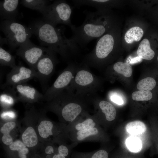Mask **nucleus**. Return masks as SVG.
Returning a JSON list of instances; mask_svg holds the SVG:
<instances>
[{
	"mask_svg": "<svg viewBox=\"0 0 158 158\" xmlns=\"http://www.w3.org/2000/svg\"><path fill=\"white\" fill-rule=\"evenodd\" d=\"M36 36L42 45L46 46L62 56L76 51L79 45L64 34V28H57L42 20L33 22L28 27Z\"/></svg>",
	"mask_w": 158,
	"mask_h": 158,
	"instance_id": "f257e3e1",
	"label": "nucleus"
},
{
	"mask_svg": "<svg viewBox=\"0 0 158 158\" xmlns=\"http://www.w3.org/2000/svg\"><path fill=\"white\" fill-rule=\"evenodd\" d=\"M85 20L81 25H72V35L70 38L79 46H86L92 40L102 36L107 30V21L100 10L95 12L85 11Z\"/></svg>",
	"mask_w": 158,
	"mask_h": 158,
	"instance_id": "f03ea898",
	"label": "nucleus"
},
{
	"mask_svg": "<svg viewBox=\"0 0 158 158\" xmlns=\"http://www.w3.org/2000/svg\"><path fill=\"white\" fill-rule=\"evenodd\" d=\"M0 28L5 36L3 38V41H1L13 49L29 41L32 35L29 27L15 20H3L1 23Z\"/></svg>",
	"mask_w": 158,
	"mask_h": 158,
	"instance_id": "7ed1b4c3",
	"label": "nucleus"
},
{
	"mask_svg": "<svg viewBox=\"0 0 158 158\" xmlns=\"http://www.w3.org/2000/svg\"><path fill=\"white\" fill-rule=\"evenodd\" d=\"M73 8L66 1H55L40 12L43 16L42 20L55 26L61 24L70 28L73 25L71 18Z\"/></svg>",
	"mask_w": 158,
	"mask_h": 158,
	"instance_id": "20e7f679",
	"label": "nucleus"
},
{
	"mask_svg": "<svg viewBox=\"0 0 158 158\" xmlns=\"http://www.w3.org/2000/svg\"><path fill=\"white\" fill-rule=\"evenodd\" d=\"M52 50L48 47L36 45L29 40L19 47L16 50V54L21 58L30 68L35 70L39 60Z\"/></svg>",
	"mask_w": 158,
	"mask_h": 158,
	"instance_id": "39448f33",
	"label": "nucleus"
},
{
	"mask_svg": "<svg viewBox=\"0 0 158 158\" xmlns=\"http://www.w3.org/2000/svg\"><path fill=\"white\" fill-rule=\"evenodd\" d=\"M37 77L35 70L21 65L16 66L7 74L6 82L1 85V88L4 89L8 86H13L26 83L33 78Z\"/></svg>",
	"mask_w": 158,
	"mask_h": 158,
	"instance_id": "423d86ee",
	"label": "nucleus"
},
{
	"mask_svg": "<svg viewBox=\"0 0 158 158\" xmlns=\"http://www.w3.org/2000/svg\"><path fill=\"white\" fill-rule=\"evenodd\" d=\"M55 53L53 50L47 53L39 60L36 65L37 78L43 87H46V83L54 70Z\"/></svg>",
	"mask_w": 158,
	"mask_h": 158,
	"instance_id": "0eeeda50",
	"label": "nucleus"
},
{
	"mask_svg": "<svg viewBox=\"0 0 158 158\" xmlns=\"http://www.w3.org/2000/svg\"><path fill=\"white\" fill-rule=\"evenodd\" d=\"M114 43V39L112 35L107 33L104 35L98 40L91 56L95 59L106 58L112 51Z\"/></svg>",
	"mask_w": 158,
	"mask_h": 158,
	"instance_id": "6e6552de",
	"label": "nucleus"
},
{
	"mask_svg": "<svg viewBox=\"0 0 158 158\" xmlns=\"http://www.w3.org/2000/svg\"><path fill=\"white\" fill-rule=\"evenodd\" d=\"M72 76V73L68 70H65L62 72L59 76L52 86L43 95V99L49 100L53 99L59 92L69 84Z\"/></svg>",
	"mask_w": 158,
	"mask_h": 158,
	"instance_id": "1a4fd4ad",
	"label": "nucleus"
},
{
	"mask_svg": "<svg viewBox=\"0 0 158 158\" xmlns=\"http://www.w3.org/2000/svg\"><path fill=\"white\" fill-rule=\"evenodd\" d=\"M12 87L16 91L19 99L32 102L43 99V95L35 88L26 83L17 84Z\"/></svg>",
	"mask_w": 158,
	"mask_h": 158,
	"instance_id": "9d476101",
	"label": "nucleus"
},
{
	"mask_svg": "<svg viewBox=\"0 0 158 158\" xmlns=\"http://www.w3.org/2000/svg\"><path fill=\"white\" fill-rule=\"evenodd\" d=\"M18 0H4L0 2V15L2 19L15 21L18 13Z\"/></svg>",
	"mask_w": 158,
	"mask_h": 158,
	"instance_id": "9b49d317",
	"label": "nucleus"
},
{
	"mask_svg": "<svg viewBox=\"0 0 158 158\" xmlns=\"http://www.w3.org/2000/svg\"><path fill=\"white\" fill-rule=\"evenodd\" d=\"M81 107L75 103H70L64 106L61 110V114L66 121H73L82 111Z\"/></svg>",
	"mask_w": 158,
	"mask_h": 158,
	"instance_id": "f8f14e48",
	"label": "nucleus"
},
{
	"mask_svg": "<svg viewBox=\"0 0 158 158\" xmlns=\"http://www.w3.org/2000/svg\"><path fill=\"white\" fill-rule=\"evenodd\" d=\"M0 95V101L1 105L6 108L12 105L16 99H18L15 89L11 86L5 89Z\"/></svg>",
	"mask_w": 158,
	"mask_h": 158,
	"instance_id": "ddd939ff",
	"label": "nucleus"
},
{
	"mask_svg": "<svg viewBox=\"0 0 158 158\" xmlns=\"http://www.w3.org/2000/svg\"><path fill=\"white\" fill-rule=\"evenodd\" d=\"M138 56L147 60L153 59L155 55L154 51L151 47L150 41L147 39H144L140 43L137 51Z\"/></svg>",
	"mask_w": 158,
	"mask_h": 158,
	"instance_id": "4468645a",
	"label": "nucleus"
},
{
	"mask_svg": "<svg viewBox=\"0 0 158 158\" xmlns=\"http://www.w3.org/2000/svg\"><path fill=\"white\" fill-rule=\"evenodd\" d=\"M23 142L28 147L36 145L38 142L37 135L34 129L30 126L27 128L22 136Z\"/></svg>",
	"mask_w": 158,
	"mask_h": 158,
	"instance_id": "2eb2a0df",
	"label": "nucleus"
},
{
	"mask_svg": "<svg viewBox=\"0 0 158 158\" xmlns=\"http://www.w3.org/2000/svg\"><path fill=\"white\" fill-rule=\"evenodd\" d=\"M142 29L138 26L133 27L128 30L124 36L125 41L128 44H131L134 42L140 41L143 35Z\"/></svg>",
	"mask_w": 158,
	"mask_h": 158,
	"instance_id": "dca6fc26",
	"label": "nucleus"
},
{
	"mask_svg": "<svg viewBox=\"0 0 158 158\" xmlns=\"http://www.w3.org/2000/svg\"><path fill=\"white\" fill-rule=\"evenodd\" d=\"M99 106L102 112L104 114L107 121H111L115 119L116 111L114 107L111 103L102 100L99 102Z\"/></svg>",
	"mask_w": 158,
	"mask_h": 158,
	"instance_id": "f3484780",
	"label": "nucleus"
},
{
	"mask_svg": "<svg viewBox=\"0 0 158 158\" xmlns=\"http://www.w3.org/2000/svg\"><path fill=\"white\" fill-rule=\"evenodd\" d=\"M16 126L15 123L9 121L5 123L0 128V132L3 134L2 141L5 144L11 145L13 142V139L10 135V133Z\"/></svg>",
	"mask_w": 158,
	"mask_h": 158,
	"instance_id": "a211bd4d",
	"label": "nucleus"
},
{
	"mask_svg": "<svg viewBox=\"0 0 158 158\" xmlns=\"http://www.w3.org/2000/svg\"><path fill=\"white\" fill-rule=\"evenodd\" d=\"M126 131L131 134H138L145 132L146 127L145 124L140 121H136L128 123L126 126Z\"/></svg>",
	"mask_w": 158,
	"mask_h": 158,
	"instance_id": "6ab92c4d",
	"label": "nucleus"
},
{
	"mask_svg": "<svg viewBox=\"0 0 158 158\" xmlns=\"http://www.w3.org/2000/svg\"><path fill=\"white\" fill-rule=\"evenodd\" d=\"M0 63L1 66H7L12 68L17 65L15 57L9 52L0 47Z\"/></svg>",
	"mask_w": 158,
	"mask_h": 158,
	"instance_id": "aec40b11",
	"label": "nucleus"
},
{
	"mask_svg": "<svg viewBox=\"0 0 158 158\" xmlns=\"http://www.w3.org/2000/svg\"><path fill=\"white\" fill-rule=\"evenodd\" d=\"M49 2V1L46 0H23L20 3L26 7L40 12Z\"/></svg>",
	"mask_w": 158,
	"mask_h": 158,
	"instance_id": "412c9836",
	"label": "nucleus"
},
{
	"mask_svg": "<svg viewBox=\"0 0 158 158\" xmlns=\"http://www.w3.org/2000/svg\"><path fill=\"white\" fill-rule=\"evenodd\" d=\"M76 83L79 85L85 86L91 83L93 80L92 74L85 70L79 71L75 77Z\"/></svg>",
	"mask_w": 158,
	"mask_h": 158,
	"instance_id": "4be33fe9",
	"label": "nucleus"
},
{
	"mask_svg": "<svg viewBox=\"0 0 158 158\" xmlns=\"http://www.w3.org/2000/svg\"><path fill=\"white\" fill-rule=\"evenodd\" d=\"M113 68L116 72L123 75L125 77H130L132 74V68L128 63L118 62L114 63Z\"/></svg>",
	"mask_w": 158,
	"mask_h": 158,
	"instance_id": "5701e85b",
	"label": "nucleus"
},
{
	"mask_svg": "<svg viewBox=\"0 0 158 158\" xmlns=\"http://www.w3.org/2000/svg\"><path fill=\"white\" fill-rule=\"evenodd\" d=\"M53 124L51 121L44 120L40 123L38 129L40 135L43 138H47L53 135Z\"/></svg>",
	"mask_w": 158,
	"mask_h": 158,
	"instance_id": "b1692460",
	"label": "nucleus"
},
{
	"mask_svg": "<svg viewBox=\"0 0 158 158\" xmlns=\"http://www.w3.org/2000/svg\"><path fill=\"white\" fill-rule=\"evenodd\" d=\"M157 82L153 78L148 77L141 80L137 85V88L139 90L150 91L154 89Z\"/></svg>",
	"mask_w": 158,
	"mask_h": 158,
	"instance_id": "393cba45",
	"label": "nucleus"
},
{
	"mask_svg": "<svg viewBox=\"0 0 158 158\" xmlns=\"http://www.w3.org/2000/svg\"><path fill=\"white\" fill-rule=\"evenodd\" d=\"M126 146L131 152L137 153L141 150L142 145L140 140L135 137L128 138L126 141Z\"/></svg>",
	"mask_w": 158,
	"mask_h": 158,
	"instance_id": "a878e982",
	"label": "nucleus"
},
{
	"mask_svg": "<svg viewBox=\"0 0 158 158\" xmlns=\"http://www.w3.org/2000/svg\"><path fill=\"white\" fill-rule=\"evenodd\" d=\"M98 133V130L96 127L77 131L76 139L79 141H83L88 137L97 135Z\"/></svg>",
	"mask_w": 158,
	"mask_h": 158,
	"instance_id": "bb28decb",
	"label": "nucleus"
},
{
	"mask_svg": "<svg viewBox=\"0 0 158 158\" xmlns=\"http://www.w3.org/2000/svg\"><path fill=\"white\" fill-rule=\"evenodd\" d=\"M132 98L137 101H147L151 99L152 94L150 91L139 90L135 91L132 94Z\"/></svg>",
	"mask_w": 158,
	"mask_h": 158,
	"instance_id": "cd10ccee",
	"label": "nucleus"
},
{
	"mask_svg": "<svg viewBox=\"0 0 158 158\" xmlns=\"http://www.w3.org/2000/svg\"><path fill=\"white\" fill-rule=\"evenodd\" d=\"M74 158H109V154L107 151L102 149L91 153L78 154L74 156Z\"/></svg>",
	"mask_w": 158,
	"mask_h": 158,
	"instance_id": "c85d7f7f",
	"label": "nucleus"
},
{
	"mask_svg": "<svg viewBox=\"0 0 158 158\" xmlns=\"http://www.w3.org/2000/svg\"><path fill=\"white\" fill-rule=\"evenodd\" d=\"M96 122L92 119L87 118L82 122L76 124L75 129L78 131L96 127Z\"/></svg>",
	"mask_w": 158,
	"mask_h": 158,
	"instance_id": "c756f323",
	"label": "nucleus"
},
{
	"mask_svg": "<svg viewBox=\"0 0 158 158\" xmlns=\"http://www.w3.org/2000/svg\"><path fill=\"white\" fill-rule=\"evenodd\" d=\"M26 147V146L24 143L20 140H17L13 142L9 146L11 150L17 151L18 152Z\"/></svg>",
	"mask_w": 158,
	"mask_h": 158,
	"instance_id": "7c9ffc66",
	"label": "nucleus"
},
{
	"mask_svg": "<svg viewBox=\"0 0 158 158\" xmlns=\"http://www.w3.org/2000/svg\"><path fill=\"white\" fill-rule=\"evenodd\" d=\"M1 118L5 119H11L15 118L16 116L15 112L12 110L3 111L0 115Z\"/></svg>",
	"mask_w": 158,
	"mask_h": 158,
	"instance_id": "2f4dec72",
	"label": "nucleus"
},
{
	"mask_svg": "<svg viewBox=\"0 0 158 158\" xmlns=\"http://www.w3.org/2000/svg\"><path fill=\"white\" fill-rule=\"evenodd\" d=\"M111 101L118 105H121L123 104L124 102L120 96L116 94H113L111 95Z\"/></svg>",
	"mask_w": 158,
	"mask_h": 158,
	"instance_id": "473e14b6",
	"label": "nucleus"
},
{
	"mask_svg": "<svg viewBox=\"0 0 158 158\" xmlns=\"http://www.w3.org/2000/svg\"><path fill=\"white\" fill-rule=\"evenodd\" d=\"M59 154L64 156L67 157L69 154V150L67 147L63 145L59 146L58 148Z\"/></svg>",
	"mask_w": 158,
	"mask_h": 158,
	"instance_id": "72a5a7b5",
	"label": "nucleus"
},
{
	"mask_svg": "<svg viewBox=\"0 0 158 158\" xmlns=\"http://www.w3.org/2000/svg\"><path fill=\"white\" fill-rule=\"evenodd\" d=\"M54 151L53 147L51 146H47L45 150V153L47 154H51L53 153Z\"/></svg>",
	"mask_w": 158,
	"mask_h": 158,
	"instance_id": "f704fd0d",
	"label": "nucleus"
},
{
	"mask_svg": "<svg viewBox=\"0 0 158 158\" xmlns=\"http://www.w3.org/2000/svg\"><path fill=\"white\" fill-rule=\"evenodd\" d=\"M52 158H66V157L63 156L59 154H54Z\"/></svg>",
	"mask_w": 158,
	"mask_h": 158,
	"instance_id": "c9c22d12",
	"label": "nucleus"
},
{
	"mask_svg": "<svg viewBox=\"0 0 158 158\" xmlns=\"http://www.w3.org/2000/svg\"><path fill=\"white\" fill-rule=\"evenodd\" d=\"M46 158H52V157L51 155L49 154H48L47 155Z\"/></svg>",
	"mask_w": 158,
	"mask_h": 158,
	"instance_id": "e433bc0d",
	"label": "nucleus"
},
{
	"mask_svg": "<svg viewBox=\"0 0 158 158\" xmlns=\"http://www.w3.org/2000/svg\"><path fill=\"white\" fill-rule=\"evenodd\" d=\"M157 61L158 62V55L157 57Z\"/></svg>",
	"mask_w": 158,
	"mask_h": 158,
	"instance_id": "4c0bfd02",
	"label": "nucleus"
},
{
	"mask_svg": "<svg viewBox=\"0 0 158 158\" xmlns=\"http://www.w3.org/2000/svg\"><path fill=\"white\" fill-rule=\"evenodd\" d=\"M157 150L158 151V145H157Z\"/></svg>",
	"mask_w": 158,
	"mask_h": 158,
	"instance_id": "58836bf2",
	"label": "nucleus"
},
{
	"mask_svg": "<svg viewBox=\"0 0 158 158\" xmlns=\"http://www.w3.org/2000/svg\"><path fill=\"white\" fill-rule=\"evenodd\" d=\"M128 158L124 157V158Z\"/></svg>",
	"mask_w": 158,
	"mask_h": 158,
	"instance_id": "ea45409f",
	"label": "nucleus"
}]
</instances>
